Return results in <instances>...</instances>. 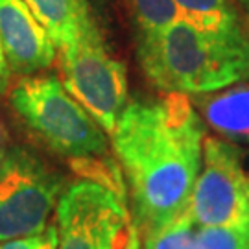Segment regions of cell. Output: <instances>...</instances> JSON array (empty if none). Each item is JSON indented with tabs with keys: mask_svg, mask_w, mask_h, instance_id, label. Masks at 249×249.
<instances>
[{
	"mask_svg": "<svg viewBox=\"0 0 249 249\" xmlns=\"http://www.w3.org/2000/svg\"><path fill=\"white\" fill-rule=\"evenodd\" d=\"M144 234L185 213L203 157L205 127L185 94L127 104L111 131Z\"/></svg>",
	"mask_w": 249,
	"mask_h": 249,
	"instance_id": "cell-1",
	"label": "cell"
},
{
	"mask_svg": "<svg viewBox=\"0 0 249 249\" xmlns=\"http://www.w3.org/2000/svg\"><path fill=\"white\" fill-rule=\"evenodd\" d=\"M139 59L166 94H211L249 74L248 45L211 36L181 17L157 36L139 37Z\"/></svg>",
	"mask_w": 249,
	"mask_h": 249,
	"instance_id": "cell-2",
	"label": "cell"
},
{
	"mask_svg": "<svg viewBox=\"0 0 249 249\" xmlns=\"http://www.w3.org/2000/svg\"><path fill=\"white\" fill-rule=\"evenodd\" d=\"M9 102L24 124L52 151L72 162L107 153L104 127L65 89L55 76H26L9 92Z\"/></svg>",
	"mask_w": 249,
	"mask_h": 249,
	"instance_id": "cell-3",
	"label": "cell"
},
{
	"mask_svg": "<svg viewBox=\"0 0 249 249\" xmlns=\"http://www.w3.org/2000/svg\"><path fill=\"white\" fill-rule=\"evenodd\" d=\"M59 65L65 89L111 135L127 106V76L124 65L107 50L94 18L72 45L59 48Z\"/></svg>",
	"mask_w": 249,
	"mask_h": 249,
	"instance_id": "cell-4",
	"label": "cell"
},
{
	"mask_svg": "<svg viewBox=\"0 0 249 249\" xmlns=\"http://www.w3.org/2000/svg\"><path fill=\"white\" fill-rule=\"evenodd\" d=\"M65 179L24 150L4 153L0 164V242L43 232Z\"/></svg>",
	"mask_w": 249,
	"mask_h": 249,
	"instance_id": "cell-5",
	"label": "cell"
},
{
	"mask_svg": "<svg viewBox=\"0 0 249 249\" xmlns=\"http://www.w3.org/2000/svg\"><path fill=\"white\" fill-rule=\"evenodd\" d=\"M129 222L122 197L92 179H78L55 205L57 249H120Z\"/></svg>",
	"mask_w": 249,
	"mask_h": 249,
	"instance_id": "cell-6",
	"label": "cell"
},
{
	"mask_svg": "<svg viewBox=\"0 0 249 249\" xmlns=\"http://www.w3.org/2000/svg\"><path fill=\"white\" fill-rule=\"evenodd\" d=\"M188 213L201 225L249 227V178L234 144L205 137Z\"/></svg>",
	"mask_w": 249,
	"mask_h": 249,
	"instance_id": "cell-7",
	"label": "cell"
},
{
	"mask_svg": "<svg viewBox=\"0 0 249 249\" xmlns=\"http://www.w3.org/2000/svg\"><path fill=\"white\" fill-rule=\"evenodd\" d=\"M0 41L8 67L32 76L55 59L57 46L22 0H0Z\"/></svg>",
	"mask_w": 249,
	"mask_h": 249,
	"instance_id": "cell-8",
	"label": "cell"
},
{
	"mask_svg": "<svg viewBox=\"0 0 249 249\" xmlns=\"http://www.w3.org/2000/svg\"><path fill=\"white\" fill-rule=\"evenodd\" d=\"M142 249H249V227L201 225L187 209L166 227L144 234Z\"/></svg>",
	"mask_w": 249,
	"mask_h": 249,
	"instance_id": "cell-9",
	"label": "cell"
},
{
	"mask_svg": "<svg viewBox=\"0 0 249 249\" xmlns=\"http://www.w3.org/2000/svg\"><path fill=\"white\" fill-rule=\"evenodd\" d=\"M201 120L231 144L249 146V85H229L197 100Z\"/></svg>",
	"mask_w": 249,
	"mask_h": 249,
	"instance_id": "cell-10",
	"label": "cell"
},
{
	"mask_svg": "<svg viewBox=\"0 0 249 249\" xmlns=\"http://www.w3.org/2000/svg\"><path fill=\"white\" fill-rule=\"evenodd\" d=\"M45 26L57 50L72 45L92 15L87 0H22Z\"/></svg>",
	"mask_w": 249,
	"mask_h": 249,
	"instance_id": "cell-11",
	"label": "cell"
},
{
	"mask_svg": "<svg viewBox=\"0 0 249 249\" xmlns=\"http://www.w3.org/2000/svg\"><path fill=\"white\" fill-rule=\"evenodd\" d=\"M179 17L207 34L225 41L248 45L238 11L231 0H174Z\"/></svg>",
	"mask_w": 249,
	"mask_h": 249,
	"instance_id": "cell-12",
	"label": "cell"
},
{
	"mask_svg": "<svg viewBox=\"0 0 249 249\" xmlns=\"http://www.w3.org/2000/svg\"><path fill=\"white\" fill-rule=\"evenodd\" d=\"M139 37H151L172 26L179 18L174 0H127Z\"/></svg>",
	"mask_w": 249,
	"mask_h": 249,
	"instance_id": "cell-13",
	"label": "cell"
},
{
	"mask_svg": "<svg viewBox=\"0 0 249 249\" xmlns=\"http://www.w3.org/2000/svg\"><path fill=\"white\" fill-rule=\"evenodd\" d=\"M0 249H57V227L50 223L43 232L0 242Z\"/></svg>",
	"mask_w": 249,
	"mask_h": 249,
	"instance_id": "cell-14",
	"label": "cell"
},
{
	"mask_svg": "<svg viewBox=\"0 0 249 249\" xmlns=\"http://www.w3.org/2000/svg\"><path fill=\"white\" fill-rule=\"evenodd\" d=\"M120 249H142V242H141V229L139 225L131 220L127 225V231H125L124 244Z\"/></svg>",
	"mask_w": 249,
	"mask_h": 249,
	"instance_id": "cell-15",
	"label": "cell"
},
{
	"mask_svg": "<svg viewBox=\"0 0 249 249\" xmlns=\"http://www.w3.org/2000/svg\"><path fill=\"white\" fill-rule=\"evenodd\" d=\"M8 61H6V55H4V48H2V41H0V92L6 87V81H8Z\"/></svg>",
	"mask_w": 249,
	"mask_h": 249,
	"instance_id": "cell-16",
	"label": "cell"
},
{
	"mask_svg": "<svg viewBox=\"0 0 249 249\" xmlns=\"http://www.w3.org/2000/svg\"><path fill=\"white\" fill-rule=\"evenodd\" d=\"M248 11H249V6H248ZM248 41H249V37H248Z\"/></svg>",
	"mask_w": 249,
	"mask_h": 249,
	"instance_id": "cell-17",
	"label": "cell"
}]
</instances>
